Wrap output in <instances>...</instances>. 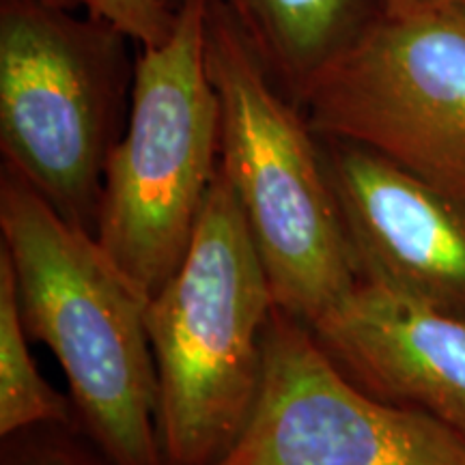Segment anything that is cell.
Instances as JSON below:
<instances>
[{"instance_id": "1", "label": "cell", "mask_w": 465, "mask_h": 465, "mask_svg": "<svg viewBox=\"0 0 465 465\" xmlns=\"http://www.w3.org/2000/svg\"><path fill=\"white\" fill-rule=\"evenodd\" d=\"M0 237L28 339L61 364L80 429L113 465H166L149 302L91 231L67 223L7 166Z\"/></svg>"}, {"instance_id": "2", "label": "cell", "mask_w": 465, "mask_h": 465, "mask_svg": "<svg viewBox=\"0 0 465 465\" xmlns=\"http://www.w3.org/2000/svg\"><path fill=\"white\" fill-rule=\"evenodd\" d=\"M205 58L220 108V166L276 304L315 323L360 282L322 141L223 0H207Z\"/></svg>"}, {"instance_id": "3", "label": "cell", "mask_w": 465, "mask_h": 465, "mask_svg": "<svg viewBox=\"0 0 465 465\" xmlns=\"http://www.w3.org/2000/svg\"><path fill=\"white\" fill-rule=\"evenodd\" d=\"M276 306L220 166L182 265L147 304L166 465H216L240 440L259 401Z\"/></svg>"}, {"instance_id": "4", "label": "cell", "mask_w": 465, "mask_h": 465, "mask_svg": "<svg viewBox=\"0 0 465 465\" xmlns=\"http://www.w3.org/2000/svg\"><path fill=\"white\" fill-rule=\"evenodd\" d=\"M166 42L134 61L125 127L110 151L93 235L144 300L182 265L220 168L207 72V0H173Z\"/></svg>"}, {"instance_id": "5", "label": "cell", "mask_w": 465, "mask_h": 465, "mask_svg": "<svg viewBox=\"0 0 465 465\" xmlns=\"http://www.w3.org/2000/svg\"><path fill=\"white\" fill-rule=\"evenodd\" d=\"M69 11L44 0L0 3V149L3 166L93 232L134 65L130 39Z\"/></svg>"}, {"instance_id": "6", "label": "cell", "mask_w": 465, "mask_h": 465, "mask_svg": "<svg viewBox=\"0 0 465 465\" xmlns=\"http://www.w3.org/2000/svg\"><path fill=\"white\" fill-rule=\"evenodd\" d=\"M300 108L317 136L356 143L465 199V22L452 9L383 11Z\"/></svg>"}, {"instance_id": "7", "label": "cell", "mask_w": 465, "mask_h": 465, "mask_svg": "<svg viewBox=\"0 0 465 465\" xmlns=\"http://www.w3.org/2000/svg\"><path fill=\"white\" fill-rule=\"evenodd\" d=\"M216 465H465V440L362 391L311 325L276 306L259 401Z\"/></svg>"}, {"instance_id": "8", "label": "cell", "mask_w": 465, "mask_h": 465, "mask_svg": "<svg viewBox=\"0 0 465 465\" xmlns=\"http://www.w3.org/2000/svg\"><path fill=\"white\" fill-rule=\"evenodd\" d=\"M319 141L360 281L465 319V199L356 143Z\"/></svg>"}, {"instance_id": "9", "label": "cell", "mask_w": 465, "mask_h": 465, "mask_svg": "<svg viewBox=\"0 0 465 465\" xmlns=\"http://www.w3.org/2000/svg\"><path fill=\"white\" fill-rule=\"evenodd\" d=\"M311 328L362 391L465 440V319L360 281Z\"/></svg>"}, {"instance_id": "10", "label": "cell", "mask_w": 465, "mask_h": 465, "mask_svg": "<svg viewBox=\"0 0 465 465\" xmlns=\"http://www.w3.org/2000/svg\"><path fill=\"white\" fill-rule=\"evenodd\" d=\"M223 5L272 80L298 106L312 80L383 15L381 0H223Z\"/></svg>"}, {"instance_id": "11", "label": "cell", "mask_w": 465, "mask_h": 465, "mask_svg": "<svg viewBox=\"0 0 465 465\" xmlns=\"http://www.w3.org/2000/svg\"><path fill=\"white\" fill-rule=\"evenodd\" d=\"M48 424L80 427L72 397L52 388L33 360L14 272L0 250V438Z\"/></svg>"}, {"instance_id": "12", "label": "cell", "mask_w": 465, "mask_h": 465, "mask_svg": "<svg viewBox=\"0 0 465 465\" xmlns=\"http://www.w3.org/2000/svg\"><path fill=\"white\" fill-rule=\"evenodd\" d=\"M80 427H35L3 438V465H113L93 457L75 441Z\"/></svg>"}, {"instance_id": "13", "label": "cell", "mask_w": 465, "mask_h": 465, "mask_svg": "<svg viewBox=\"0 0 465 465\" xmlns=\"http://www.w3.org/2000/svg\"><path fill=\"white\" fill-rule=\"evenodd\" d=\"M86 15L106 22L141 48L166 42L177 9L168 0H86Z\"/></svg>"}, {"instance_id": "14", "label": "cell", "mask_w": 465, "mask_h": 465, "mask_svg": "<svg viewBox=\"0 0 465 465\" xmlns=\"http://www.w3.org/2000/svg\"><path fill=\"white\" fill-rule=\"evenodd\" d=\"M386 14H414V11H441L457 7L461 0H381Z\"/></svg>"}, {"instance_id": "15", "label": "cell", "mask_w": 465, "mask_h": 465, "mask_svg": "<svg viewBox=\"0 0 465 465\" xmlns=\"http://www.w3.org/2000/svg\"><path fill=\"white\" fill-rule=\"evenodd\" d=\"M44 3L54 5V7H63V9H75V7H84L86 0H44Z\"/></svg>"}, {"instance_id": "16", "label": "cell", "mask_w": 465, "mask_h": 465, "mask_svg": "<svg viewBox=\"0 0 465 465\" xmlns=\"http://www.w3.org/2000/svg\"><path fill=\"white\" fill-rule=\"evenodd\" d=\"M452 11H455V14L465 22V0H461V3H459L457 7H452Z\"/></svg>"}]
</instances>
